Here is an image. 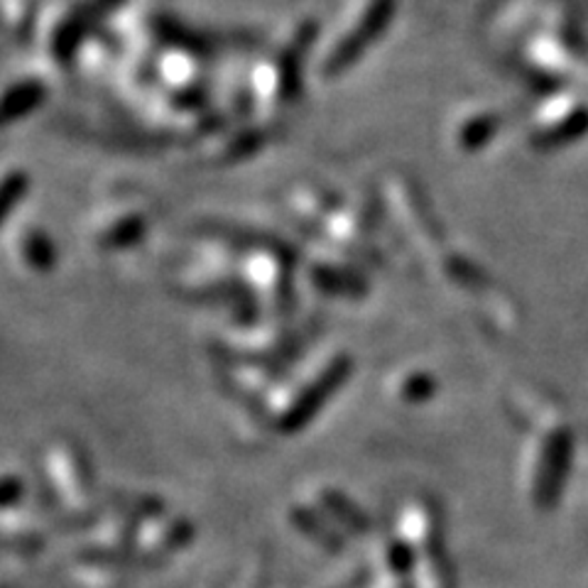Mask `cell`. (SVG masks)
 Returning <instances> with one entry per match:
<instances>
[{
  "label": "cell",
  "instance_id": "cell-9",
  "mask_svg": "<svg viewBox=\"0 0 588 588\" xmlns=\"http://www.w3.org/2000/svg\"><path fill=\"white\" fill-rule=\"evenodd\" d=\"M397 395L405 403H422L434 395V378L427 373H407L403 381L397 383Z\"/></svg>",
  "mask_w": 588,
  "mask_h": 588
},
{
  "label": "cell",
  "instance_id": "cell-10",
  "mask_svg": "<svg viewBox=\"0 0 588 588\" xmlns=\"http://www.w3.org/2000/svg\"><path fill=\"white\" fill-rule=\"evenodd\" d=\"M371 588H415L412 579H403V576H387L383 574L378 581H375Z\"/></svg>",
  "mask_w": 588,
  "mask_h": 588
},
{
  "label": "cell",
  "instance_id": "cell-3",
  "mask_svg": "<svg viewBox=\"0 0 588 588\" xmlns=\"http://www.w3.org/2000/svg\"><path fill=\"white\" fill-rule=\"evenodd\" d=\"M192 537L194 529L182 517H168L164 510L148 515L140 520L135 559L143 561L145 567H155V564L172 557L174 551H180Z\"/></svg>",
  "mask_w": 588,
  "mask_h": 588
},
{
  "label": "cell",
  "instance_id": "cell-7",
  "mask_svg": "<svg viewBox=\"0 0 588 588\" xmlns=\"http://www.w3.org/2000/svg\"><path fill=\"white\" fill-rule=\"evenodd\" d=\"M415 588H454V567L446 549H432L419 555L412 569Z\"/></svg>",
  "mask_w": 588,
  "mask_h": 588
},
{
  "label": "cell",
  "instance_id": "cell-5",
  "mask_svg": "<svg viewBox=\"0 0 588 588\" xmlns=\"http://www.w3.org/2000/svg\"><path fill=\"white\" fill-rule=\"evenodd\" d=\"M320 510L328 517V520H334L338 529H344V533H351L356 537L371 533L368 515L363 513L348 496H344L338 488L320 490Z\"/></svg>",
  "mask_w": 588,
  "mask_h": 588
},
{
  "label": "cell",
  "instance_id": "cell-8",
  "mask_svg": "<svg viewBox=\"0 0 588 588\" xmlns=\"http://www.w3.org/2000/svg\"><path fill=\"white\" fill-rule=\"evenodd\" d=\"M567 452H569V446L564 437H555L547 444V452H545L543 464H539V476H537L539 500L547 503L557 496L561 470H564V464H567Z\"/></svg>",
  "mask_w": 588,
  "mask_h": 588
},
{
  "label": "cell",
  "instance_id": "cell-2",
  "mask_svg": "<svg viewBox=\"0 0 588 588\" xmlns=\"http://www.w3.org/2000/svg\"><path fill=\"white\" fill-rule=\"evenodd\" d=\"M351 363L348 358H334L328 366H324L320 373L310 378L304 385H300L294 395L282 405L275 425L282 434H294L300 432L304 425L320 415V409L326 405V399L332 397L344 381L348 378Z\"/></svg>",
  "mask_w": 588,
  "mask_h": 588
},
{
  "label": "cell",
  "instance_id": "cell-6",
  "mask_svg": "<svg viewBox=\"0 0 588 588\" xmlns=\"http://www.w3.org/2000/svg\"><path fill=\"white\" fill-rule=\"evenodd\" d=\"M290 523L300 529V533L312 539L314 545H320L326 551H338L344 547L338 529L328 525V517L322 510H314L310 505H292L290 508Z\"/></svg>",
  "mask_w": 588,
  "mask_h": 588
},
{
  "label": "cell",
  "instance_id": "cell-4",
  "mask_svg": "<svg viewBox=\"0 0 588 588\" xmlns=\"http://www.w3.org/2000/svg\"><path fill=\"white\" fill-rule=\"evenodd\" d=\"M397 537L407 543L415 557L432 549L444 547L442 535V515L439 508L429 498H412L397 520Z\"/></svg>",
  "mask_w": 588,
  "mask_h": 588
},
{
  "label": "cell",
  "instance_id": "cell-1",
  "mask_svg": "<svg viewBox=\"0 0 588 588\" xmlns=\"http://www.w3.org/2000/svg\"><path fill=\"white\" fill-rule=\"evenodd\" d=\"M44 476L59 503L69 510L87 508L93 496V470L81 446L69 439L54 442L44 452Z\"/></svg>",
  "mask_w": 588,
  "mask_h": 588
}]
</instances>
